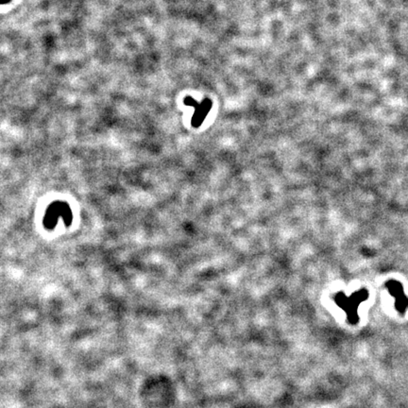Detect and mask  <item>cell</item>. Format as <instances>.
Segmentation results:
<instances>
[{
  "label": "cell",
  "mask_w": 408,
  "mask_h": 408,
  "mask_svg": "<svg viewBox=\"0 0 408 408\" xmlns=\"http://www.w3.org/2000/svg\"><path fill=\"white\" fill-rule=\"evenodd\" d=\"M385 286L388 287L390 295L395 298L396 310L403 315L408 308V297L403 292L402 284L396 280H390L386 282Z\"/></svg>",
  "instance_id": "cell-2"
},
{
  "label": "cell",
  "mask_w": 408,
  "mask_h": 408,
  "mask_svg": "<svg viewBox=\"0 0 408 408\" xmlns=\"http://www.w3.org/2000/svg\"><path fill=\"white\" fill-rule=\"evenodd\" d=\"M368 298H369V292L364 288L357 292L353 293L351 297H347L343 292L336 293V295L334 297L335 305L340 307L346 313L348 323L351 325H356L359 321L358 307Z\"/></svg>",
  "instance_id": "cell-1"
}]
</instances>
